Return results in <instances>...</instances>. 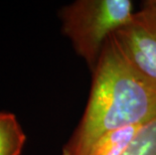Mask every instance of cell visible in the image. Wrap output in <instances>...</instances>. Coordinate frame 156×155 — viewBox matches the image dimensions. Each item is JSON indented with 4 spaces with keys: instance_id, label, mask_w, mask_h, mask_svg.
Returning a JSON list of instances; mask_svg holds the SVG:
<instances>
[{
    "instance_id": "cell-1",
    "label": "cell",
    "mask_w": 156,
    "mask_h": 155,
    "mask_svg": "<svg viewBox=\"0 0 156 155\" xmlns=\"http://www.w3.org/2000/svg\"><path fill=\"white\" fill-rule=\"evenodd\" d=\"M156 119V82L122 54L113 35L95 70L85 111L62 155H85L103 134Z\"/></svg>"
},
{
    "instance_id": "cell-2",
    "label": "cell",
    "mask_w": 156,
    "mask_h": 155,
    "mask_svg": "<svg viewBox=\"0 0 156 155\" xmlns=\"http://www.w3.org/2000/svg\"><path fill=\"white\" fill-rule=\"evenodd\" d=\"M133 7L131 0H77L58 10L62 34L91 72L108 39L131 20Z\"/></svg>"
},
{
    "instance_id": "cell-7",
    "label": "cell",
    "mask_w": 156,
    "mask_h": 155,
    "mask_svg": "<svg viewBox=\"0 0 156 155\" xmlns=\"http://www.w3.org/2000/svg\"><path fill=\"white\" fill-rule=\"evenodd\" d=\"M143 4L156 10V0H146V1L143 2Z\"/></svg>"
},
{
    "instance_id": "cell-5",
    "label": "cell",
    "mask_w": 156,
    "mask_h": 155,
    "mask_svg": "<svg viewBox=\"0 0 156 155\" xmlns=\"http://www.w3.org/2000/svg\"><path fill=\"white\" fill-rule=\"evenodd\" d=\"M26 135L17 118L10 112H0V155H21Z\"/></svg>"
},
{
    "instance_id": "cell-3",
    "label": "cell",
    "mask_w": 156,
    "mask_h": 155,
    "mask_svg": "<svg viewBox=\"0 0 156 155\" xmlns=\"http://www.w3.org/2000/svg\"><path fill=\"white\" fill-rule=\"evenodd\" d=\"M125 58L156 82V10L142 4L131 20L113 34Z\"/></svg>"
},
{
    "instance_id": "cell-6",
    "label": "cell",
    "mask_w": 156,
    "mask_h": 155,
    "mask_svg": "<svg viewBox=\"0 0 156 155\" xmlns=\"http://www.w3.org/2000/svg\"><path fill=\"white\" fill-rule=\"evenodd\" d=\"M122 155H156V119L143 126Z\"/></svg>"
},
{
    "instance_id": "cell-4",
    "label": "cell",
    "mask_w": 156,
    "mask_h": 155,
    "mask_svg": "<svg viewBox=\"0 0 156 155\" xmlns=\"http://www.w3.org/2000/svg\"><path fill=\"white\" fill-rule=\"evenodd\" d=\"M145 125L127 126L107 132L92 144L85 155H122Z\"/></svg>"
}]
</instances>
